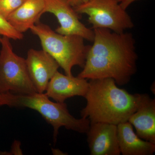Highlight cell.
I'll use <instances>...</instances> for the list:
<instances>
[{
  "label": "cell",
  "mask_w": 155,
  "mask_h": 155,
  "mask_svg": "<svg viewBox=\"0 0 155 155\" xmlns=\"http://www.w3.org/2000/svg\"><path fill=\"white\" fill-rule=\"evenodd\" d=\"M93 30V44L77 76L87 80L112 78L117 85H126L137 71L138 56L133 35L106 28Z\"/></svg>",
  "instance_id": "cell-1"
},
{
  "label": "cell",
  "mask_w": 155,
  "mask_h": 155,
  "mask_svg": "<svg viewBox=\"0 0 155 155\" xmlns=\"http://www.w3.org/2000/svg\"><path fill=\"white\" fill-rule=\"evenodd\" d=\"M85 98L86 106L81 111L90 123L104 122L117 125L127 122L138 107L141 94H131L119 88L112 78L90 79Z\"/></svg>",
  "instance_id": "cell-2"
},
{
  "label": "cell",
  "mask_w": 155,
  "mask_h": 155,
  "mask_svg": "<svg viewBox=\"0 0 155 155\" xmlns=\"http://www.w3.org/2000/svg\"><path fill=\"white\" fill-rule=\"evenodd\" d=\"M4 106L17 108H28L38 112L54 128V139L57 140L59 128L65 127L79 133L88 131L90 122L88 119H76L69 113L64 103L54 102L45 94H30L2 93Z\"/></svg>",
  "instance_id": "cell-3"
},
{
  "label": "cell",
  "mask_w": 155,
  "mask_h": 155,
  "mask_svg": "<svg viewBox=\"0 0 155 155\" xmlns=\"http://www.w3.org/2000/svg\"><path fill=\"white\" fill-rule=\"evenodd\" d=\"M30 30L39 39L42 50L55 60L66 75L72 76L75 66L83 68L91 47L85 44L83 38L60 34L40 21Z\"/></svg>",
  "instance_id": "cell-4"
},
{
  "label": "cell",
  "mask_w": 155,
  "mask_h": 155,
  "mask_svg": "<svg viewBox=\"0 0 155 155\" xmlns=\"http://www.w3.org/2000/svg\"><path fill=\"white\" fill-rule=\"evenodd\" d=\"M0 44V93H38L28 74L25 59L14 52L10 39L7 37H2Z\"/></svg>",
  "instance_id": "cell-5"
},
{
  "label": "cell",
  "mask_w": 155,
  "mask_h": 155,
  "mask_svg": "<svg viewBox=\"0 0 155 155\" xmlns=\"http://www.w3.org/2000/svg\"><path fill=\"white\" fill-rule=\"evenodd\" d=\"M79 14H86L93 29L102 28L121 33L134 27L130 15L120 5L119 0H90L74 8Z\"/></svg>",
  "instance_id": "cell-6"
},
{
  "label": "cell",
  "mask_w": 155,
  "mask_h": 155,
  "mask_svg": "<svg viewBox=\"0 0 155 155\" xmlns=\"http://www.w3.org/2000/svg\"><path fill=\"white\" fill-rule=\"evenodd\" d=\"M43 14H54L60 24L56 32L64 35H77L93 42L94 31L87 28L80 21L81 15L78 14L68 0H44Z\"/></svg>",
  "instance_id": "cell-7"
},
{
  "label": "cell",
  "mask_w": 155,
  "mask_h": 155,
  "mask_svg": "<svg viewBox=\"0 0 155 155\" xmlns=\"http://www.w3.org/2000/svg\"><path fill=\"white\" fill-rule=\"evenodd\" d=\"M31 79L38 93L45 91L51 78L60 66L55 60L43 50L31 49L25 59Z\"/></svg>",
  "instance_id": "cell-8"
},
{
  "label": "cell",
  "mask_w": 155,
  "mask_h": 155,
  "mask_svg": "<svg viewBox=\"0 0 155 155\" xmlns=\"http://www.w3.org/2000/svg\"><path fill=\"white\" fill-rule=\"evenodd\" d=\"M87 142L91 155H119L117 125L104 122L90 123Z\"/></svg>",
  "instance_id": "cell-9"
},
{
  "label": "cell",
  "mask_w": 155,
  "mask_h": 155,
  "mask_svg": "<svg viewBox=\"0 0 155 155\" xmlns=\"http://www.w3.org/2000/svg\"><path fill=\"white\" fill-rule=\"evenodd\" d=\"M88 87L87 79L64 75L57 71L49 82L45 94L57 102L64 103L72 97H84Z\"/></svg>",
  "instance_id": "cell-10"
},
{
  "label": "cell",
  "mask_w": 155,
  "mask_h": 155,
  "mask_svg": "<svg viewBox=\"0 0 155 155\" xmlns=\"http://www.w3.org/2000/svg\"><path fill=\"white\" fill-rule=\"evenodd\" d=\"M128 122L135 128L140 138L155 144V99L141 94L138 107Z\"/></svg>",
  "instance_id": "cell-11"
},
{
  "label": "cell",
  "mask_w": 155,
  "mask_h": 155,
  "mask_svg": "<svg viewBox=\"0 0 155 155\" xmlns=\"http://www.w3.org/2000/svg\"><path fill=\"white\" fill-rule=\"evenodd\" d=\"M117 138L120 152L123 155H152L155 144L138 137L129 122L117 125Z\"/></svg>",
  "instance_id": "cell-12"
},
{
  "label": "cell",
  "mask_w": 155,
  "mask_h": 155,
  "mask_svg": "<svg viewBox=\"0 0 155 155\" xmlns=\"http://www.w3.org/2000/svg\"><path fill=\"white\" fill-rule=\"evenodd\" d=\"M45 5L44 0H25L7 19L16 30L23 34L40 21Z\"/></svg>",
  "instance_id": "cell-13"
},
{
  "label": "cell",
  "mask_w": 155,
  "mask_h": 155,
  "mask_svg": "<svg viewBox=\"0 0 155 155\" xmlns=\"http://www.w3.org/2000/svg\"><path fill=\"white\" fill-rule=\"evenodd\" d=\"M5 36L10 39L19 40L23 38V34L20 33L11 25L7 19L0 15V38Z\"/></svg>",
  "instance_id": "cell-14"
},
{
  "label": "cell",
  "mask_w": 155,
  "mask_h": 155,
  "mask_svg": "<svg viewBox=\"0 0 155 155\" xmlns=\"http://www.w3.org/2000/svg\"><path fill=\"white\" fill-rule=\"evenodd\" d=\"M25 0H0V15L7 19Z\"/></svg>",
  "instance_id": "cell-15"
},
{
  "label": "cell",
  "mask_w": 155,
  "mask_h": 155,
  "mask_svg": "<svg viewBox=\"0 0 155 155\" xmlns=\"http://www.w3.org/2000/svg\"><path fill=\"white\" fill-rule=\"evenodd\" d=\"M89 1L90 0H68V2L73 8H75Z\"/></svg>",
  "instance_id": "cell-16"
},
{
  "label": "cell",
  "mask_w": 155,
  "mask_h": 155,
  "mask_svg": "<svg viewBox=\"0 0 155 155\" xmlns=\"http://www.w3.org/2000/svg\"><path fill=\"white\" fill-rule=\"evenodd\" d=\"M138 1H140V0H119V2L120 5L122 6V8L126 10L127 8L131 4Z\"/></svg>",
  "instance_id": "cell-17"
},
{
  "label": "cell",
  "mask_w": 155,
  "mask_h": 155,
  "mask_svg": "<svg viewBox=\"0 0 155 155\" xmlns=\"http://www.w3.org/2000/svg\"><path fill=\"white\" fill-rule=\"evenodd\" d=\"M4 106V104H3L2 98V94L0 93V107H1V106Z\"/></svg>",
  "instance_id": "cell-18"
}]
</instances>
